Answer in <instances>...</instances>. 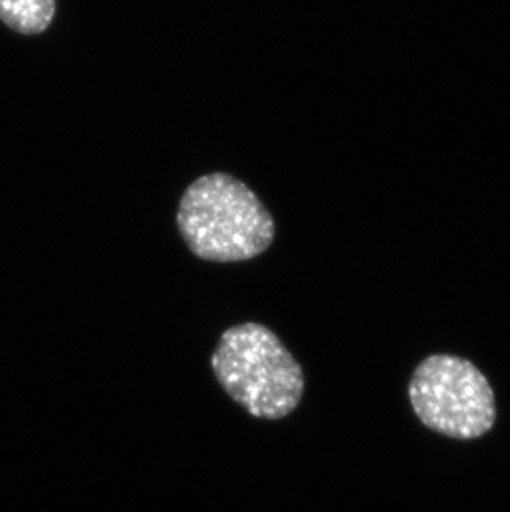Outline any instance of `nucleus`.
Wrapping results in <instances>:
<instances>
[{"mask_svg":"<svg viewBox=\"0 0 510 512\" xmlns=\"http://www.w3.org/2000/svg\"><path fill=\"white\" fill-rule=\"evenodd\" d=\"M178 231L203 261L231 264L264 254L275 221L257 194L231 174H204L189 184L178 206Z\"/></svg>","mask_w":510,"mask_h":512,"instance_id":"obj_1","label":"nucleus"},{"mask_svg":"<svg viewBox=\"0 0 510 512\" xmlns=\"http://www.w3.org/2000/svg\"><path fill=\"white\" fill-rule=\"evenodd\" d=\"M55 14L57 0H0V20L17 34H42Z\"/></svg>","mask_w":510,"mask_h":512,"instance_id":"obj_4","label":"nucleus"},{"mask_svg":"<svg viewBox=\"0 0 510 512\" xmlns=\"http://www.w3.org/2000/svg\"><path fill=\"white\" fill-rule=\"evenodd\" d=\"M408 393L419 420L441 435L474 440L486 435L496 423L491 383L464 358H424L414 370Z\"/></svg>","mask_w":510,"mask_h":512,"instance_id":"obj_3","label":"nucleus"},{"mask_svg":"<svg viewBox=\"0 0 510 512\" xmlns=\"http://www.w3.org/2000/svg\"><path fill=\"white\" fill-rule=\"evenodd\" d=\"M211 365L227 395L255 418H285L304 397L300 363L264 325L247 322L227 329Z\"/></svg>","mask_w":510,"mask_h":512,"instance_id":"obj_2","label":"nucleus"}]
</instances>
